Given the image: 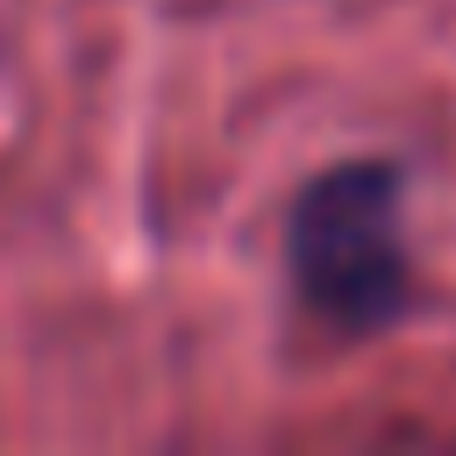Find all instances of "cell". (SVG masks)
I'll list each match as a JSON object with an SVG mask.
<instances>
[{
	"instance_id": "6da1fadb",
	"label": "cell",
	"mask_w": 456,
	"mask_h": 456,
	"mask_svg": "<svg viewBox=\"0 0 456 456\" xmlns=\"http://www.w3.org/2000/svg\"><path fill=\"white\" fill-rule=\"evenodd\" d=\"M292 285L335 335H378L406 306V235H399V171L378 157L321 171L292 200Z\"/></svg>"
}]
</instances>
